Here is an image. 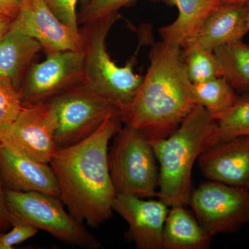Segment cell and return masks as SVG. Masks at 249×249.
Masks as SVG:
<instances>
[{"mask_svg": "<svg viewBox=\"0 0 249 249\" xmlns=\"http://www.w3.org/2000/svg\"><path fill=\"white\" fill-rule=\"evenodd\" d=\"M122 124L121 116H109L89 137L56 150L49 162L60 200L75 219L91 228L113 216L117 194L109 174L108 152L109 142Z\"/></svg>", "mask_w": 249, "mask_h": 249, "instance_id": "6da1fadb", "label": "cell"}, {"mask_svg": "<svg viewBox=\"0 0 249 249\" xmlns=\"http://www.w3.org/2000/svg\"><path fill=\"white\" fill-rule=\"evenodd\" d=\"M150 60L146 74L121 120L151 142L173 133L196 105L181 47L163 40L157 42Z\"/></svg>", "mask_w": 249, "mask_h": 249, "instance_id": "7a4b0ae2", "label": "cell"}, {"mask_svg": "<svg viewBox=\"0 0 249 249\" xmlns=\"http://www.w3.org/2000/svg\"><path fill=\"white\" fill-rule=\"evenodd\" d=\"M217 129V121L196 105L173 133L150 142L160 164L157 196L160 201L170 207L188 205L193 191V165L214 145Z\"/></svg>", "mask_w": 249, "mask_h": 249, "instance_id": "3957f363", "label": "cell"}, {"mask_svg": "<svg viewBox=\"0 0 249 249\" xmlns=\"http://www.w3.org/2000/svg\"><path fill=\"white\" fill-rule=\"evenodd\" d=\"M120 14L112 15L89 24L80 29L84 52V83L98 96L126 112L142 81L134 71L136 57L119 67L111 60L106 48L108 33Z\"/></svg>", "mask_w": 249, "mask_h": 249, "instance_id": "277c9868", "label": "cell"}, {"mask_svg": "<svg viewBox=\"0 0 249 249\" xmlns=\"http://www.w3.org/2000/svg\"><path fill=\"white\" fill-rule=\"evenodd\" d=\"M157 163L150 141L138 129L124 124L113 137L108 165L116 194L143 199L157 196Z\"/></svg>", "mask_w": 249, "mask_h": 249, "instance_id": "5b68a950", "label": "cell"}, {"mask_svg": "<svg viewBox=\"0 0 249 249\" xmlns=\"http://www.w3.org/2000/svg\"><path fill=\"white\" fill-rule=\"evenodd\" d=\"M4 193L10 212L18 219L71 247L101 248L99 240L83 223L66 211L60 198L37 192H18L5 188Z\"/></svg>", "mask_w": 249, "mask_h": 249, "instance_id": "8992f818", "label": "cell"}, {"mask_svg": "<svg viewBox=\"0 0 249 249\" xmlns=\"http://www.w3.org/2000/svg\"><path fill=\"white\" fill-rule=\"evenodd\" d=\"M48 102L52 103L56 116V150L89 137L109 116L121 117L117 107L98 96L84 83Z\"/></svg>", "mask_w": 249, "mask_h": 249, "instance_id": "52a82bcc", "label": "cell"}, {"mask_svg": "<svg viewBox=\"0 0 249 249\" xmlns=\"http://www.w3.org/2000/svg\"><path fill=\"white\" fill-rule=\"evenodd\" d=\"M210 235L229 233L249 224V190L217 181L193 189L188 205Z\"/></svg>", "mask_w": 249, "mask_h": 249, "instance_id": "ba28073f", "label": "cell"}, {"mask_svg": "<svg viewBox=\"0 0 249 249\" xmlns=\"http://www.w3.org/2000/svg\"><path fill=\"white\" fill-rule=\"evenodd\" d=\"M32 63L19 88L23 104L48 102L84 83V52H53Z\"/></svg>", "mask_w": 249, "mask_h": 249, "instance_id": "9c48e42d", "label": "cell"}, {"mask_svg": "<svg viewBox=\"0 0 249 249\" xmlns=\"http://www.w3.org/2000/svg\"><path fill=\"white\" fill-rule=\"evenodd\" d=\"M11 29L37 40L46 54L63 51L83 52L80 33L64 24L44 0H23Z\"/></svg>", "mask_w": 249, "mask_h": 249, "instance_id": "30bf717a", "label": "cell"}, {"mask_svg": "<svg viewBox=\"0 0 249 249\" xmlns=\"http://www.w3.org/2000/svg\"><path fill=\"white\" fill-rule=\"evenodd\" d=\"M56 116L52 103L23 104L6 139L29 157L49 163L56 151Z\"/></svg>", "mask_w": 249, "mask_h": 249, "instance_id": "8fae6325", "label": "cell"}, {"mask_svg": "<svg viewBox=\"0 0 249 249\" xmlns=\"http://www.w3.org/2000/svg\"><path fill=\"white\" fill-rule=\"evenodd\" d=\"M0 178L5 189L60 197L58 181L49 163L29 157L7 141L0 142Z\"/></svg>", "mask_w": 249, "mask_h": 249, "instance_id": "7c38bea8", "label": "cell"}, {"mask_svg": "<svg viewBox=\"0 0 249 249\" xmlns=\"http://www.w3.org/2000/svg\"><path fill=\"white\" fill-rule=\"evenodd\" d=\"M162 201L117 195L113 210L128 224L125 233L139 249H163V232L169 210Z\"/></svg>", "mask_w": 249, "mask_h": 249, "instance_id": "4fadbf2b", "label": "cell"}, {"mask_svg": "<svg viewBox=\"0 0 249 249\" xmlns=\"http://www.w3.org/2000/svg\"><path fill=\"white\" fill-rule=\"evenodd\" d=\"M205 178L249 190V137L213 145L197 160Z\"/></svg>", "mask_w": 249, "mask_h": 249, "instance_id": "5bb4252c", "label": "cell"}, {"mask_svg": "<svg viewBox=\"0 0 249 249\" xmlns=\"http://www.w3.org/2000/svg\"><path fill=\"white\" fill-rule=\"evenodd\" d=\"M246 3H222L206 18L196 37L203 47L213 51L242 40L249 32Z\"/></svg>", "mask_w": 249, "mask_h": 249, "instance_id": "9a60e30c", "label": "cell"}, {"mask_svg": "<svg viewBox=\"0 0 249 249\" xmlns=\"http://www.w3.org/2000/svg\"><path fill=\"white\" fill-rule=\"evenodd\" d=\"M42 49L37 40L10 29L0 40V77L12 80L19 89L33 60Z\"/></svg>", "mask_w": 249, "mask_h": 249, "instance_id": "2e32d148", "label": "cell"}, {"mask_svg": "<svg viewBox=\"0 0 249 249\" xmlns=\"http://www.w3.org/2000/svg\"><path fill=\"white\" fill-rule=\"evenodd\" d=\"M178 7L177 19L159 29L162 40L179 46L194 37L206 18L222 4L221 0H166Z\"/></svg>", "mask_w": 249, "mask_h": 249, "instance_id": "e0dca14e", "label": "cell"}, {"mask_svg": "<svg viewBox=\"0 0 249 249\" xmlns=\"http://www.w3.org/2000/svg\"><path fill=\"white\" fill-rule=\"evenodd\" d=\"M212 237L184 206H172L163 228V249H207Z\"/></svg>", "mask_w": 249, "mask_h": 249, "instance_id": "ac0fdd59", "label": "cell"}, {"mask_svg": "<svg viewBox=\"0 0 249 249\" xmlns=\"http://www.w3.org/2000/svg\"><path fill=\"white\" fill-rule=\"evenodd\" d=\"M222 70V77L236 92H249V45L242 40L214 49Z\"/></svg>", "mask_w": 249, "mask_h": 249, "instance_id": "d6986e66", "label": "cell"}, {"mask_svg": "<svg viewBox=\"0 0 249 249\" xmlns=\"http://www.w3.org/2000/svg\"><path fill=\"white\" fill-rule=\"evenodd\" d=\"M196 105L205 108L216 121L235 104L239 95L224 77L192 84Z\"/></svg>", "mask_w": 249, "mask_h": 249, "instance_id": "ffe728a7", "label": "cell"}, {"mask_svg": "<svg viewBox=\"0 0 249 249\" xmlns=\"http://www.w3.org/2000/svg\"><path fill=\"white\" fill-rule=\"evenodd\" d=\"M181 55L192 83H202L222 77V70L214 51L205 48L196 37L181 44Z\"/></svg>", "mask_w": 249, "mask_h": 249, "instance_id": "44dd1931", "label": "cell"}, {"mask_svg": "<svg viewBox=\"0 0 249 249\" xmlns=\"http://www.w3.org/2000/svg\"><path fill=\"white\" fill-rule=\"evenodd\" d=\"M214 145L240 137H249V92L239 96L233 106L217 120Z\"/></svg>", "mask_w": 249, "mask_h": 249, "instance_id": "7402d4cb", "label": "cell"}, {"mask_svg": "<svg viewBox=\"0 0 249 249\" xmlns=\"http://www.w3.org/2000/svg\"><path fill=\"white\" fill-rule=\"evenodd\" d=\"M22 106L19 90L12 80L0 77V142L9 135Z\"/></svg>", "mask_w": 249, "mask_h": 249, "instance_id": "603a6c76", "label": "cell"}, {"mask_svg": "<svg viewBox=\"0 0 249 249\" xmlns=\"http://www.w3.org/2000/svg\"><path fill=\"white\" fill-rule=\"evenodd\" d=\"M137 0H89L78 13V24H89L119 14V10Z\"/></svg>", "mask_w": 249, "mask_h": 249, "instance_id": "cb8c5ba5", "label": "cell"}, {"mask_svg": "<svg viewBox=\"0 0 249 249\" xmlns=\"http://www.w3.org/2000/svg\"><path fill=\"white\" fill-rule=\"evenodd\" d=\"M10 231L0 233V249H13L36 235L38 230L15 217Z\"/></svg>", "mask_w": 249, "mask_h": 249, "instance_id": "d4e9b609", "label": "cell"}, {"mask_svg": "<svg viewBox=\"0 0 249 249\" xmlns=\"http://www.w3.org/2000/svg\"><path fill=\"white\" fill-rule=\"evenodd\" d=\"M60 20L72 30L80 33L76 7L80 0H44Z\"/></svg>", "mask_w": 249, "mask_h": 249, "instance_id": "484cf974", "label": "cell"}, {"mask_svg": "<svg viewBox=\"0 0 249 249\" xmlns=\"http://www.w3.org/2000/svg\"><path fill=\"white\" fill-rule=\"evenodd\" d=\"M14 215L10 212L6 197H5L4 188L0 178V229L11 226Z\"/></svg>", "mask_w": 249, "mask_h": 249, "instance_id": "4316f807", "label": "cell"}, {"mask_svg": "<svg viewBox=\"0 0 249 249\" xmlns=\"http://www.w3.org/2000/svg\"><path fill=\"white\" fill-rule=\"evenodd\" d=\"M22 2L23 0H0V14L14 19Z\"/></svg>", "mask_w": 249, "mask_h": 249, "instance_id": "83f0119b", "label": "cell"}, {"mask_svg": "<svg viewBox=\"0 0 249 249\" xmlns=\"http://www.w3.org/2000/svg\"><path fill=\"white\" fill-rule=\"evenodd\" d=\"M14 19L12 18L4 16V15L0 14V40L11 29V24Z\"/></svg>", "mask_w": 249, "mask_h": 249, "instance_id": "f1b7e54d", "label": "cell"}, {"mask_svg": "<svg viewBox=\"0 0 249 249\" xmlns=\"http://www.w3.org/2000/svg\"><path fill=\"white\" fill-rule=\"evenodd\" d=\"M222 3H247L249 0H221Z\"/></svg>", "mask_w": 249, "mask_h": 249, "instance_id": "f546056e", "label": "cell"}, {"mask_svg": "<svg viewBox=\"0 0 249 249\" xmlns=\"http://www.w3.org/2000/svg\"><path fill=\"white\" fill-rule=\"evenodd\" d=\"M247 4V27L249 31V2L246 3Z\"/></svg>", "mask_w": 249, "mask_h": 249, "instance_id": "4dcf8cb0", "label": "cell"}, {"mask_svg": "<svg viewBox=\"0 0 249 249\" xmlns=\"http://www.w3.org/2000/svg\"><path fill=\"white\" fill-rule=\"evenodd\" d=\"M80 1L81 2L82 7H83V6H85L89 1V0H80Z\"/></svg>", "mask_w": 249, "mask_h": 249, "instance_id": "1f68e13d", "label": "cell"}]
</instances>
